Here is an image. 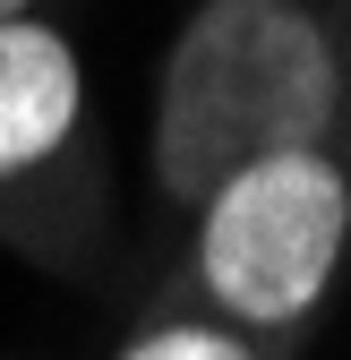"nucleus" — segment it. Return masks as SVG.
I'll list each match as a JSON object with an SVG mask.
<instances>
[{"label":"nucleus","instance_id":"f257e3e1","mask_svg":"<svg viewBox=\"0 0 351 360\" xmlns=\"http://www.w3.org/2000/svg\"><path fill=\"white\" fill-rule=\"evenodd\" d=\"M351 129V0H197L154 69L146 198L189 223L214 180Z\"/></svg>","mask_w":351,"mask_h":360},{"label":"nucleus","instance_id":"7ed1b4c3","mask_svg":"<svg viewBox=\"0 0 351 360\" xmlns=\"http://www.w3.org/2000/svg\"><path fill=\"white\" fill-rule=\"evenodd\" d=\"M103 129L86 60L52 18H0V240L43 266H86L103 240Z\"/></svg>","mask_w":351,"mask_h":360},{"label":"nucleus","instance_id":"39448f33","mask_svg":"<svg viewBox=\"0 0 351 360\" xmlns=\"http://www.w3.org/2000/svg\"><path fill=\"white\" fill-rule=\"evenodd\" d=\"M18 9H34V0H0V18H18Z\"/></svg>","mask_w":351,"mask_h":360},{"label":"nucleus","instance_id":"20e7f679","mask_svg":"<svg viewBox=\"0 0 351 360\" xmlns=\"http://www.w3.org/2000/svg\"><path fill=\"white\" fill-rule=\"evenodd\" d=\"M112 360H274V352L249 343L223 318H206V309H163V318H146Z\"/></svg>","mask_w":351,"mask_h":360},{"label":"nucleus","instance_id":"f03ea898","mask_svg":"<svg viewBox=\"0 0 351 360\" xmlns=\"http://www.w3.org/2000/svg\"><path fill=\"white\" fill-rule=\"evenodd\" d=\"M351 257V129L274 146L214 180L189 214V309L240 326L249 343H300Z\"/></svg>","mask_w":351,"mask_h":360}]
</instances>
